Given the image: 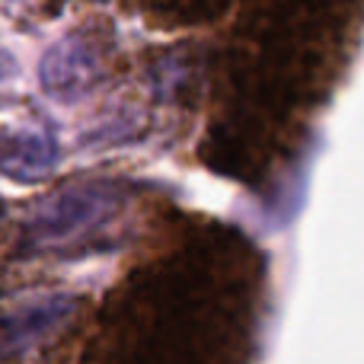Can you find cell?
Wrapping results in <instances>:
<instances>
[{"instance_id": "2", "label": "cell", "mask_w": 364, "mask_h": 364, "mask_svg": "<svg viewBox=\"0 0 364 364\" xmlns=\"http://www.w3.org/2000/svg\"><path fill=\"white\" fill-rule=\"evenodd\" d=\"M100 68L102 61L96 45L80 36H68L45 51L42 64H38V80L48 96L68 102L80 100L87 90H93V83L100 80Z\"/></svg>"}, {"instance_id": "3", "label": "cell", "mask_w": 364, "mask_h": 364, "mask_svg": "<svg viewBox=\"0 0 364 364\" xmlns=\"http://www.w3.org/2000/svg\"><path fill=\"white\" fill-rule=\"evenodd\" d=\"M58 164V144L45 132H16L0 141V170L10 179L38 182Z\"/></svg>"}, {"instance_id": "4", "label": "cell", "mask_w": 364, "mask_h": 364, "mask_svg": "<svg viewBox=\"0 0 364 364\" xmlns=\"http://www.w3.org/2000/svg\"><path fill=\"white\" fill-rule=\"evenodd\" d=\"M13 74V58L4 51V45H0V80H6V77Z\"/></svg>"}, {"instance_id": "1", "label": "cell", "mask_w": 364, "mask_h": 364, "mask_svg": "<svg viewBox=\"0 0 364 364\" xmlns=\"http://www.w3.org/2000/svg\"><path fill=\"white\" fill-rule=\"evenodd\" d=\"M122 208V188L112 182H77L32 211L29 243L38 250H61L100 230Z\"/></svg>"}]
</instances>
